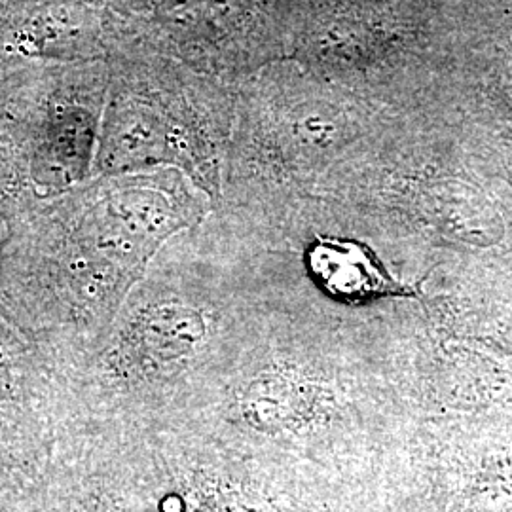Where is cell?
Instances as JSON below:
<instances>
[{
  "instance_id": "1",
  "label": "cell",
  "mask_w": 512,
  "mask_h": 512,
  "mask_svg": "<svg viewBox=\"0 0 512 512\" xmlns=\"http://www.w3.org/2000/svg\"><path fill=\"white\" fill-rule=\"evenodd\" d=\"M306 262L317 283L344 302L416 294L414 287L391 277L374 253L357 241L317 238L306 251Z\"/></svg>"
},
{
  "instance_id": "2",
  "label": "cell",
  "mask_w": 512,
  "mask_h": 512,
  "mask_svg": "<svg viewBox=\"0 0 512 512\" xmlns=\"http://www.w3.org/2000/svg\"><path fill=\"white\" fill-rule=\"evenodd\" d=\"M141 344L158 361H179L194 353L205 338V321L200 311L167 304L148 311L139 323Z\"/></svg>"
},
{
  "instance_id": "3",
  "label": "cell",
  "mask_w": 512,
  "mask_h": 512,
  "mask_svg": "<svg viewBox=\"0 0 512 512\" xmlns=\"http://www.w3.org/2000/svg\"><path fill=\"white\" fill-rule=\"evenodd\" d=\"M219 512H277L266 501L251 495H226L220 499Z\"/></svg>"
}]
</instances>
